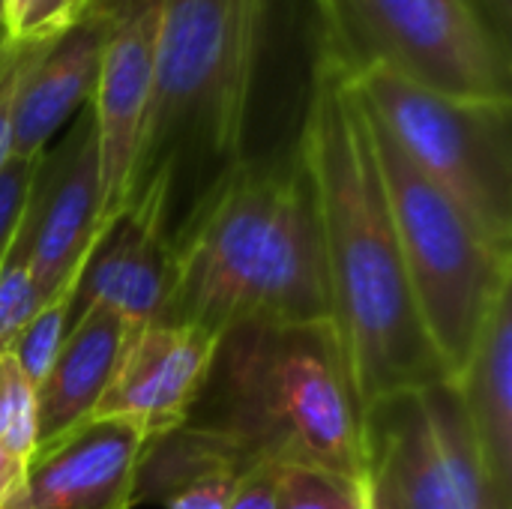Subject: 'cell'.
<instances>
[{"label":"cell","instance_id":"cell-27","mask_svg":"<svg viewBox=\"0 0 512 509\" xmlns=\"http://www.w3.org/2000/svg\"><path fill=\"white\" fill-rule=\"evenodd\" d=\"M0 435H3V351H0Z\"/></svg>","mask_w":512,"mask_h":509},{"label":"cell","instance_id":"cell-7","mask_svg":"<svg viewBox=\"0 0 512 509\" xmlns=\"http://www.w3.org/2000/svg\"><path fill=\"white\" fill-rule=\"evenodd\" d=\"M324 54L345 72L384 66L456 99L512 102V51L465 0H318Z\"/></svg>","mask_w":512,"mask_h":509},{"label":"cell","instance_id":"cell-8","mask_svg":"<svg viewBox=\"0 0 512 509\" xmlns=\"http://www.w3.org/2000/svg\"><path fill=\"white\" fill-rule=\"evenodd\" d=\"M366 509H512L495 492L453 381L363 408Z\"/></svg>","mask_w":512,"mask_h":509},{"label":"cell","instance_id":"cell-13","mask_svg":"<svg viewBox=\"0 0 512 509\" xmlns=\"http://www.w3.org/2000/svg\"><path fill=\"white\" fill-rule=\"evenodd\" d=\"M219 339L198 324L153 321L132 330L93 417H123L144 423L159 438L171 435L189 420Z\"/></svg>","mask_w":512,"mask_h":509},{"label":"cell","instance_id":"cell-5","mask_svg":"<svg viewBox=\"0 0 512 509\" xmlns=\"http://www.w3.org/2000/svg\"><path fill=\"white\" fill-rule=\"evenodd\" d=\"M366 123L423 330L453 381L492 306L512 288V252L426 180L369 114Z\"/></svg>","mask_w":512,"mask_h":509},{"label":"cell","instance_id":"cell-12","mask_svg":"<svg viewBox=\"0 0 512 509\" xmlns=\"http://www.w3.org/2000/svg\"><path fill=\"white\" fill-rule=\"evenodd\" d=\"M171 192V171H153L135 189L129 207L105 228L84 264L75 312L102 306L120 315L129 330L156 321L171 285Z\"/></svg>","mask_w":512,"mask_h":509},{"label":"cell","instance_id":"cell-4","mask_svg":"<svg viewBox=\"0 0 512 509\" xmlns=\"http://www.w3.org/2000/svg\"><path fill=\"white\" fill-rule=\"evenodd\" d=\"M186 423L219 435L249 462L363 483V405L330 318L225 330Z\"/></svg>","mask_w":512,"mask_h":509},{"label":"cell","instance_id":"cell-16","mask_svg":"<svg viewBox=\"0 0 512 509\" xmlns=\"http://www.w3.org/2000/svg\"><path fill=\"white\" fill-rule=\"evenodd\" d=\"M453 387L483 468L512 507V288L492 306Z\"/></svg>","mask_w":512,"mask_h":509},{"label":"cell","instance_id":"cell-6","mask_svg":"<svg viewBox=\"0 0 512 509\" xmlns=\"http://www.w3.org/2000/svg\"><path fill=\"white\" fill-rule=\"evenodd\" d=\"M345 78L411 165L512 252V102L444 96L384 66Z\"/></svg>","mask_w":512,"mask_h":509},{"label":"cell","instance_id":"cell-15","mask_svg":"<svg viewBox=\"0 0 512 509\" xmlns=\"http://www.w3.org/2000/svg\"><path fill=\"white\" fill-rule=\"evenodd\" d=\"M129 333V324L111 309L87 306L75 312L51 369L36 387L39 444L93 420Z\"/></svg>","mask_w":512,"mask_h":509},{"label":"cell","instance_id":"cell-26","mask_svg":"<svg viewBox=\"0 0 512 509\" xmlns=\"http://www.w3.org/2000/svg\"><path fill=\"white\" fill-rule=\"evenodd\" d=\"M24 465H27V462H21L18 456H12V453L0 444V501L21 483Z\"/></svg>","mask_w":512,"mask_h":509},{"label":"cell","instance_id":"cell-17","mask_svg":"<svg viewBox=\"0 0 512 509\" xmlns=\"http://www.w3.org/2000/svg\"><path fill=\"white\" fill-rule=\"evenodd\" d=\"M78 285L81 276L69 279L66 285H60L39 309L36 315L24 324V330L15 336V342L9 345V357L15 360V366L21 369V375L39 387L45 372L51 369L69 327L75 318V303H78Z\"/></svg>","mask_w":512,"mask_h":509},{"label":"cell","instance_id":"cell-28","mask_svg":"<svg viewBox=\"0 0 512 509\" xmlns=\"http://www.w3.org/2000/svg\"><path fill=\"white\" fill-rule=\"evenodd\" d=\"M0 42H3V0H0Z\"/></svg>","mask_w":512,"mask_h":509},{"label":"cell","instance_id":"cell-3","mask_svg":"<svg viewBox=\"0 0 512 509\" xmlns=\"http://www.w3.org/2000/svg\"><path fill=\"white\" fill-rule=\"evenodd\" d=\"M324 318L321 219L297 144L219 171L171 243V285L156 321L222 336L240 324Z\"/></svg>","mask_w":512,"mask_h":509},{"label":"cell","instance_id":"cell-9","mask_svg":"<svg viewBox=\"0 0 512 509\" xmlns=\"http://www.w3.org/2000/svg\"><path fill=\"white\" fill-rule=\"evenodd\" d=\"M111 3L114 21L90 96L99 159V222L108 228L132 201L135 153L153 90V60L162 0H96Z\"/></svg>","mask_w":512,"mask_h":509},{"label":"cell","instance_id":"cell-11","mask_svg":"<svg viewBox=\"0 0 512 509\" xmlns=\"http://www.w3.org/2000/svg\"><path fill=\"white\" fill-rule=\"evenodd\" d=\"M27 222L33 282L45 303L60 285L84 273L87 258L105 237L90 108H81L60 144L39 156L27 198Z\"/></svg>","mask_w":512,"mask_h":509},{"label":"cell","instance_id":"cell-20","mask_svg":"<svg viewBox=\"0 0 512 509\" xmlns=\"http://www.w3.org/2000/svg\"><path fill=\"white\" fill-rule=\"evenodd\" d=\"M0 444L27 462L39 444L36 420V387L21 375L9 351H3V435Z\"/></svg>","mask_w":512,"mask_h":509},{"label":"cell","instance_id":"cell-14","mask_svg":"<svg viewBox=\"0 0 512 509\" xmlns=\"http://www.w3.org/2000/svg\"><path fill=\"white\" fill-rule=\"evenodd\" d=\"M111 21V3H93L78 24L36 51L18 81L12 108L15 159H39L54 135L90 105Z\"/></svg>","mask_w":512,"mask_h":509},{"label":"cell","instance_id":"cell-18","mask_svg":"<svg viewBox=\"0 0 512 509\" xmlns=\"http://www.w3.org/2000/svg\"><path fill=\"white\" fill-rule=\"evenodd\" d=\"M39 306H42V297L33 282L30 222L24 210V219L0 261V351H9V345L24 330V324L36 315Z\"/></svg>","mask_w":512,"mask_h":509},{"label":"cell","instance_id":"cell-19","mask_svg":"<svg viewBox=\"0 0 512 509\" xmlns=\"http://www.w3.org/2000/svg\"><path fill=\"white\" fill-rule=\"evenodd\" d=\"M93 0H3V39L15 45L51 42L78 24Z\"/></svg>","mask_w":512,"mask_h":509},{"label":"cell","instance_id":"cell-21","mask_svg":"<svg viewBox=\"0 0 512 509\" xmlns=\"http://www.w3.org/2000/svg\"><path fill=\"white\" fill-rule=\"evenodd\" d=\"M279 509H366V504L360 486L339 474L282 465Z\"/></svg>","mask_w":512,"mask_h":509},{"label":"cell","instance_id":"cell-2","mask_svg":"<svg viewBox=\"0 0 512 509\" xmlns=\"http://www.w3.org/2000/svg\"><path fill=\"white\" fill-rule=\"evenodd\" d=\"M321 57L318 0H162L132 195L153 171L177 180L186 159L219 171L255 159L261 93L282 78L312 84Z\"/></svg>","mask_w":512,"mask_h":509},{"label":"cell","instance_id":"cell-10","mask_svg":"<svg viewBox=\"0 0 512 509\" xmlns=\"http://www.w3.org/2000/svg\"><path fill=\"white\" fill-rule=\"evenodd\" d=\"M159 435L123 417H93L39 444L0 509H132Z\"/></svg>","mask_w":512,"mask_h":509},{"label":"cell","instance_id":"cell-29","mask_svg":"<svg viewBox=\"0 0 512 509\" xmlns=\"http://www.w3.org/2000/svg\"><path fill=\"white\" fill-rule=\"evenodd\" d=\"M93 3H96V0H93Z\"/></svg>","mask_w":512,"mask_h":509},{"label":"cell","instance_id":"cell-24","mask_svg":"<svg viewBox=\"0 0 512 509\" xmlns=\"http://www.w3.org/2000/svg\"><path fill=\"white\" fill-rule=\"evenodd\" d=\"M282 504V465L255 462L237 483L228 509H279Z\"/></svg>","mask_w":512,"mask_h":509},{"label":"cell","instance_id":"cell-25","mask_svg":"<svg viewBox=\"0 0 512 509\" xmlns=\"http://www.w3.org/2000/svg\"><path fill=\"white\" fill-rule=\"evenodd\" d=\"M498 45L512 51V0H465Z\"/></svg>","mask_w":512,"mask_h":509},{"label":"cell","instance_id":"cell-22","mask_svg":"<svg viewBox=\"0 0 512 509\" xmlns=\"http://www.w3.org/2000/svg\"><path fill=\"white\" fill-rule=\"evenodd\" d=\"M36 165L39 159H15L9 156V162L0 171V261L24 219L27 210V198H30V186L36 177Z\"/></svg>","mask_w":512,"mask_h":509},{"label":"cell","instance_id":"cell-23","mask_svg":"<svg viewBox=\"0 0 512 509\" xmlns=\"http://www.w3.org/2000/svg\"><path fill=\"white\" fill-rule=\"evenodd\" d=\"M39 45H15V42H0V171L12 156V108H15V93L24 69L36 57Z\"/></svg>","mask_w":512,"mask_h":509},{"label":"cell","instance_id":"cell-1","mask_svg":"<svg viewBox=\"0 0 512 509\" xmlns=\"http://www.w3.org/2000/svg\"><path fill=\"white\" fill-rule=\"evenodd\" d=\"M297 153L315 189L330 321L360 405L450 381L408 285L363 105L327 54L297 132Z\"/></svg>","mask_w":512,"mask_h":509}]
</instances>
